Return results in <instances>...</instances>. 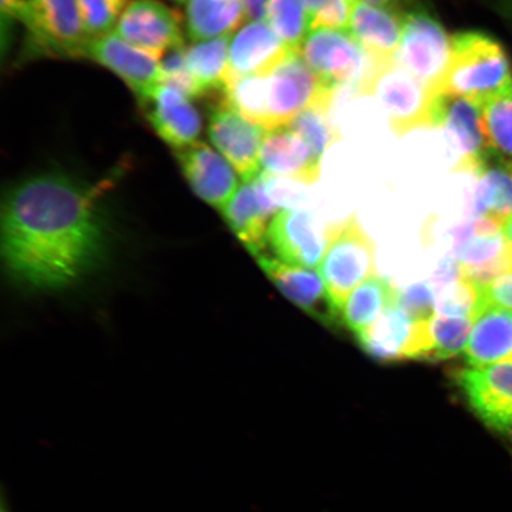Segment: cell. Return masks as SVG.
<instances>
[{
  "mask_svg": "<svg viewBox=\"0 0 512 512\" xmlns=\"http://www.w3.org/2000/svg\"><path fill=\"white\" fill-rule=\"evenodd\" d=\"M96 189L60 172L23 179L4 198L2 248L6 266L37 290L73 285L102 245Z\"/></svg>",
  "mask_w": 512,
  "mask_h": 512,
  "instance_id": "obj_1",
  "label": "cell"
},
{
  "mask_svg": "<svg viewBox=\"0 0 512 512\" xmlns=\"http://www.w3.org/2000/svg\"><path fill=\"white\" fill-rule=\"evenodd\" d=\"M512 89V60L503 44L483 31L452 35L451 60L438 94L482 104Z\"/></svg>",
  "mask_w": 512,
  "mask_h": 512,
  "instance_id": "obj_2",
  "label": "cell"
},
{
  "mask_svg": "<svg viewBox=\"0 0 512 512\" xmlns=\"http://www.w3.org/2000/svg\"><path fill=\"white\" fill-rule=\"evenodd\" d=\"M328 235L319 273L332 304L342 315L348 294L376 273L375 245L355 215L328 228Z\"/></svg>",
  "mask_w": 512,
  "mask_h": 512,
  "instance_id": "obj_3",
  "label": "cell"
},
{
  "mask_svg": "<svg viewBox=\"0 0 512 512\" xmlns=\"http://www.w3.org/2000/svg\"><path fill=\"white\" fill-rule=\"evenodd\" d=\"M448 36L433 9L419 2L405 11V29L396 61L416 80L437 95L451 60Z\"/></svg>",
  "mask_w": 512,
  "mask_h": 512,
  "instance_id": "obj_4",
  "label": "cell"
},
{
  "mask_svg": "<svg viewBox=\"0 0 512 512\" xmlns=\"http://www.w3.org/2000/svg\"><path fill=\"white\" fill-rule=\"evenodd\" d=\"M364 95H376L381 100L389 124L398 136L415 128L433 126L435 94L396 60L376 63Z\"/></svg>",
  "mask_w": 512,
  "mask_h": 512,
  "instance_id": "obj_5",
  "label": "cell"
},
{
  "mask_svg": "<svg viewBox=\"0 0 512 512\" xmlns=\"http://www.w3.org/2000/svg\"><path fill=\"white\" fill-rule=\"evenodd\" d=\"M298 53L326 87H348L360 94L370 66V57L348 31H309Z\"/></svg>",
  "mask_w": 512,
  "mask_h": 512,
  "instance_id": "obj_6",
  "label": "cell"
},
{
  "mask_svg": "<svg viewBox=\"0 0 512 512\" xmlns=\"http://www.w3.org/2000/svg\"><path fill=\"white\" fill-rule=\"evenodd\" d=\"M502 228V222L479 216L452 229L453 256L480 286L512 272V247Z\"/></svg>",
  "mask_w": 512,
  "mask_h": 512,
  "instance_id": "obj_7",
  "label": "cell"
},
{
  "mask_svg": "<svg viewBox=\"0 0 512 512\" xmlns=\"http://www.w3.org/2000/svg\"><path fill=\"white\" fill-rule=\"evenodd\" d=\"M432 320L413 319L398 302L357 334V341L379 362L426 361L433 349Z\"/></svg>",
  "mask_w": 512,
  "mask_h": 512,
  "instance_id": "obj_8",
  "label": "cell"
},
{
  "mask_svg": "<svg viewBox=\"0 0 512 512\" xmlns=\"http://www.w3.org/2000/svg\"><path fill=\"white\" fill-rule=\"evenodd\" d=\"M432 121L433 126L445 133L456 158V171L476 176L491 157L479 102L456 95L437 94Z\"/></svg>",
  "mask_w": 512,
  "mask_h": 512,
  "instance_id": "obj_9",
  "label": "cell"
},
{
  "mask_svg": "<svg viewBox=\"0 0 512 512\" xmlns=\"http://www.w3.org/2000/svg\"><path fill=\"white\" fill-rule=\"evenodd\" d=\"M266 78L272 130L290 125L306 108L332 102L336 94L297 51H292Z\"/></svg>",
  "mask_w": 512,
  "mask_h": 512,
  "instance_id": "obj_10",
  "label": "cell"
},
{
  "mask_svg": "<svg viewBox=\"0 0 512 512\" xmlns=\"http://www.w3.org/2000/svg\"><path fill=\"white\" fill-rule=\"evenodd\" d=\"M19 21L29 31L32 46L44 54L86 57L89 37L78 0H32Z\"/></svg>",
  "mask_w": 512,
  "mask_h": 512,
  "instance_id": "obj_11",
  "label": "cell"
},
{
  "mask_svg": "<svg viewBox=\"0 0 512 512\" xmlns=\"http://www.w3.org/2000/svg\"><path fill=\"white\" fill-rule=\"evenodd\" d=\"M211 143L245 182L260 174V153L267 131L243 118L223 96L211 107L208 126Z\"/></svg>",
  "mask_w": 512,
  "mask_h": 512,
  "instance_id": "obj_12",
  "label": "cell"
},
{
  "mask_svg": "<svg viewBox=\"0 0 512 512\" xmlns=\"http://www.w3.org/2000/svg\"><path fill=\"white\" fill-rule=\"evenodd\" d=\"M183 18L158 0H136L121 14L115 35L157 60L183 46Z\"/></svg>",
  "mask_w": 512,
  "mask_h": 512,
  "instance_id": "obj_13",
  "label": "cell"
},
{
  "mask_svg": "<svg viewBox=\"0 0 512 512\" xmlns=\"http://www.w3.org/2000/svg\"><path fill=\"white\" fill-rule=\"evenodd\" d=\"M456 379L485 426L501 434L512 433V364L464 369Z\"/></svg>",
  "mask_w": 512,
  "mask_h": 512,
  "instance_id": "obj_14",
  "label": "cell"
},
{
  "mask_svg": "<svg viewBox=\"0 0 512 512\" xmlns=\"http://www.w3.org/2000/svg\"><path fill=\"white\" fill-rule=\"evenodd\" d=\"M268 245L287 265L313 268L320 265L328 248V229H320L310 211L281 210L268 229Z\"/></svg>",
  "mask_w": 512,
  "mask_h": 512,
  "instance_id": "obj_15",
  "label": "cell"
},
{
  "mask_svg": "<svg viewBox=\"0 0 512 512\" xmlns=\"http://www.w3.org/2000/svg\"><path fill=\"white\" fill-rule=\"evenodd\" d=\"M86 57L119 76L136 94L140 104L162 86V69L156 57L131 46L114 32L89 41Z\"/></svg>",
  "mask_w": 512,
  "mask_h": 512,
  "instance_id": "obj_16",
  "label": "cell"
},
{
  "mask_svg": "<svg viewBox=\"0 0 512 512\" xmlns=\"http://www.w3.org/2000/svg\"><path fill=\"white\" fill-rule=\"evenodd\" d=\"M177 159L192 191L211 207L222 211L240 189L233 166L207 144L196 142L177 151Z\"/></svg>",
  "mask_w": 512,
  "mask_h": 512,
  "instance_id": "obj_17",
  "label": "cell"
},
{
  "mask_svg": "<svg viewBox=\"0 0 512 512\" xmlns=\"http://www.w3.org/2000/svg\"><path fill=\"white\" fill-rule=\"evenodd\" d=\"M258 261L268 278L300 309L325 325L334 326L342 320L341 312L332 304L324 281L316 272L264 254L258 256Z\"/></svg>",
  "mask_w": 512,
  "mask_h": 512,
  "instance_id": "obj_18",
  "label": "cell"
},
{
  "mask_svg": "<svg viewBox=\"0 0 512 512\" xmlns=\"http://www.w3.org/2000/svg\"><path fill=\"white\" fill-rule=\"evenodd\" d=\"M291 53L268 22H249L230 44L227 79L270 74Z\"/></svg>",
  "mask_w": 512,
  "mask_h": 512,
  "instance_id": "obj_19",
  "label": "cell"
},
{
  "mask_svg": "<svg viewBox=\"0 0 512 512\" xmlns=\"http://www.w3.org/2000/svg\"><path fill=\"white\" fill-rule=\"evenodd\" d=\"M405 11L364 3H354L349 34L371 59L396 60L401 48Z\"/></svg>",
  "mask_w": 512,
  "mask_h": 512,
  "instance_id": "obj_20",
  "label": "cell"
},
{
  "mask_svg": "<svg viewBox=\"0 0 512 512\" xmlns=\"http://www.w3.org/2000/svg\"><path fill=\"white\" fill-rule=\"evenodd\" d=\"M142 105L153 130L176 152L197 142L202 130L201 115L187 96L162 85Z\"/></svg>",
  "mask_w": 512,
  "mask_h": 512,
  "instance_id": "obj_21",
  "label": "cell"
},
{
  "mask_svg": "<svg viewBox=\"0 0 512 512\" xmlns=\"http://www.w3.org/2000/svg\"><path fill=\"white\" fill-rule=\"evenodd\" d=\"M260 166L266 174L311 185L320 176V158L291 127L267 131L260 153Z\"/></svg>",
  "mask_w": 512,
  "mask_h": 512,
  "instance_id": "obj_22",
  "label": "cell"
},
{
  "mask_svg": "<svg viewBox=\"0 0 512 512\" xmlns=\"http://www.w3.org/2000/svg\"><path fill=\"white\" fill-rule=\"evenodd\" d=\"M464 352L471 368L512 364V311L484 307L473 322Z\"/></svg>",
  "mask_w": 512,
  "mask_h": 512,
  "instance_id": "obj_23",
  "label": "cell"
},
{
  "mask_svg": "<svg viewBox=\"0 0 512 512\" xmlns=\"http://www.w3.org/2000/svg\"><path fill=\"white\" fill-rule=\"evenodd\" d=\"M271 203L255 181L241 185L233 200L222 210L224 219L248 251L259 256L268 243L270 217L275 214Z\"/></svg>",
  "mask_w": 512,
  "mask_h": 512,
  "instance_id": "obj_24",
  "label": "cell"
},
{
  "mask_svg": "<svg viewBox=\"0 0 512 512\" xmlns=\"http://www.w3.org/2000/svg\"><path fill=\"white\" fill-rule=\"evenodd\" d=\"M475 178L469 215L489 216L504 224L512 216V162L491 156Z\"/></svg>",
  "mask_w": 512,
  "mask_h": 512,
  "instance_id": "obj_25",
  "label": "cell"
},
{
  "mask_svg": "<svg viewBox=\"0 0 512 512\" xmlns=\"http://www.w3.org/2000/svg\"><path fill=\"white\" fill-rule=\"evenodd\" d=\"M246 17L243 0H188L185 27L196 43L232 35Z\"/></svg>",
  "mask_w": 512,
  "mask_h": 512,
  "instance_id": "obj_26",
  "label": "cell"
},
{
  "mask_svg": "<svg viewBox=\"0 0 512 512\" xmlns=\"http://www.w3.org/2000/svg\"><path fill=\"white\" fill-rule=\"evenodd\" d=\"M398 302L399 291L388 279L375 274L351 293L342 309V322L355 335L360 334Z\"/></svg>",
  "mask_w": 512,
  "mask_h": 512,
  "instance_id": "obj_27",
  "label": "cell"
},
{
  "mask_svg": "<svg viewBox=\"0 0 512 512\" xmlns=\"http://www.w3.org/2000/svg\"><path fill=\"white\" fill-rule=\"evenodd\" d=\"M232 35L196 42L187 48V63L192 78L204 95L220 91L229 72V51Z\"/></svg>",
  "mask_w": 512,
  "mask_h": 512,
  "instance_id": "obj_28",
  "label": "cell"
},
{
  "mask_svg": "<svg viewBox=\"0 0 512 512\" xmlns=\"http://www.w3.org/2000/svg\"><path fill=\"white\" fill-rule=\"evenodd\" d=\"M480 114L491 156L512 162V89L483 101Z\"/></svg>",
  "mask_w": 512,
  "mask_h": 512,
  "instance_id": "obj_29",
  "label": "cell"
},
{
  "mask_svg": "<svg viewBox=\"0 0 512 512\" xmlns=\"http://www.w3.org/2000/svg\"><path fill=\"white\" fill-rule=\"evenodd\" d=\"M483 309L480 285L466 274L462 279L435 291V312L439 316L469 318L475 322Z\"/></svg>",
  "mask_w": 512,
  "mask_h": 512,
  "instance_id": "obj_30",
  "label": "cell"
},
{
  "mask_svg": "<svg viewBox=\"0 0 512 512\" xmlns=\"http://www.w3.org/2000/svg\"><path fill=\"white\" fill-rule=\"evenodd\" d=\"M266 21L292 51H299L309 34L305 0H270Z\"/></svg>",
  "mask_w": 512,
  "mask_h": 512,
  "instance_id": "obj_31",
  "label": "cell"
},
{
  "mask_svg": "<svg viewBox=\"0 0 512 512\" xmlns=\"http://www.w3.org/2000/svg\"><path fill=\"white\" fill-rule=\"evenodd\" d=\"M331 104L332 102H322L306 108L288 125L305 140L320 159L325 150L339 139V133L329 117Z\"/></svg>",
  "mask_w": 512,
  "mask_h": 512,
  "instance_id": "obj_32",
  "label": "cell"
},
{
  "mask_svg": "<svg viewBox=\"0 0 512 512\" xmlns=\"http://www.w3.org/2000/svg\"><path fill=\"white\" fill-rule=\"evenodd\" d=\"M473 320L438 316L432 320L433 349L428 362L450 360L465 351L471 335Z\"/></svg>",
  "mask_w": 512,
  "mask_h": 512,
  "instance_id": "obj_33",
  "label": "cell"
},
{
  "mask_svg": "<svg viewBox=\"0 0 512 512\" xmlns=\"http://www.w3.org/2000/svg\"><path fill=\"white\" fill-rule=\"evenodd\" d=\"M78 4L89 40L112 34L125 10V0H78Z\"/></svg>",
  "mask_w": 512,
  "mask_h": 512,
  "instance_id": "obj_34",
  "label": "cell"
},
{
  "mask_svg": "<svg viewBox=\"0 0 512 512\" xmlns=\"http://www.w3.org/2000/svg\"><path fill=\"white\" fill-rule=\"evenodd\" d=\"M352 6V0H305L309 31L332 29L349 32Z\"/></svg>",
  "mask_w": 512,
  "mask_h": 512,
  "instance_id": "obj_35",
  "label": "cell"
},
{
  "mask_svg": "<svg viewBox=\"0 0 512 512\" xmlns=\"http://www.w3.org/2000/svg\"><path fill=\"white\" fill-rule=\"evenodd\" d=\"M399 305L415 320L435 317V292L432 285L415 284L399 292Z\"/></svg>",
  "mask_w": 512,
  "mask_h": 512,
  "instance_id": "obj_36",
  "label": "cell"
},
{
  "mask_svg": "<svg viewBox=\"0 0 512 512\" xmlns=\"http://www.w3.org/2000/svg\"><path fill=\"white\" fill-rule=\"evenodd\" d=\"M484 307H499L512 311V272L480 286Z\"/></svg>",
  "mask_w": 512,
  "mask_h": 512,
  "instance_id": "obj_37",
  "label": "cell"
},
{
  "mask_svg": "<svg viewBox=\"0 0 512 512\" xmlns=\"http://www.w3.org/2000/svg\"><path fill=\"white\" fill-rule=\"evenodd\" d=\"M465 274L463 266L454 256H446L445 259L441 260L437 271L433 274L432 287L434 292L462 279Z\"/></svg>",
  "mask_w": 512,
  "mask_h": 512,
  "instance_id": "obj_38",
  "label": "cell"
},
{
  "mask_svg": "<svg viewBox=\"0 0 512 512\" xmlns=\"http://www.w3.org/2000/svg\"><path fill=\"white\" fill-rule=\"evenodd\" d=\"M268 3L270 0H243L247 17L252 21H265Z\"/></svg>",
  "mask_w": 512,
  "mask_h": 512,
  "instance_id": "obj_39",
  "label": "cell"
},
{
  "mask_svg": "<svg viewBox=\"0 0 512 512\" xmlns=\"http://www.w3.org/2000/svg\"><path fill=\"white\" fill-rule=\"evenodd\" d=\"M354 3H364L376 6H387V8H395L402 11H406L412 8L416 3L421 0H352Z\"/></svg>",
  "mask_w": 512,
  "mask_h": 512,
  "instance_id": "obj_40",
  "label": "cell"
},
{
  "mask_svg": "<svg viewBox=\"0 0 512 512\" xmlns=\"http://www.w3.org/2000/svg\"><path fill=\"white\" fill-rule=\"evenodd\" d=\"M491 8L512 32V0H490Z\"/></svg>",
  "mask_w": 512,
  "mask_h": 512,
  "instance_id": "obj_41",
  "label": "cell"
},
{
  "mask_svg": "<svg viewBox=\"0 0 512 512\" xmlns=\"http://www.w3.org/2000/svg\"><path fill=\"white\" fill-rule=\"evenodd\" d=\"M502 230L505 239H507L509 245L512 247V216L504 222Z\"/></svg>",
  "mask_w": 512,
  "mask_h": 512,
  "instance_id": "obj_42",
  "label": "cell"
},
{
  "mask_svg": "<svg viewBox=\"0 0 512 512\" xmlns=\"http://www.w3.org/2000/svg\"><path fill=\"white\" fill-rule=\"evenodd\" d=\"M175 3H178V4H184V3H188V0H174Z\"/></svg>",
  "mask_w": 512,
  "mask_h": 512,
  "instance_id": "obj_43",
  "label": "cell"
},
{
  "mask_svg": "<svg viewBox=\"0 0 512 512\" xmlns=\"http://www.w3.org/2000/svg\"><path fill=\"white\" fill-rule=\"evenodd\" d=\"M2 512H10L9 510H6V508H5V502H4V504H3V510H2Z\"/></svg>",
  "mask_w": 512,
  "mask_h": 512,
  "instance_id": "obj_44",
  "label": "cell"
}]
</instances>
